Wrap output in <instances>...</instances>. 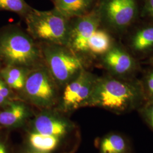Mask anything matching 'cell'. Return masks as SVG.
<instances>
[{
    "instance_id": "obj_23",
    "label": "cell",
    "mask_w": 153,
    "mask_h": 153,
    "mask_svg": "<svg viewBox=\"0 0 153 153\" xmlns=\"http://www.w3.org/2000/svg\"><path fill=\"white\" fill-rule=\"evenodd\" d=\"M0 153H7L4 145L0 143Z\"/></svg>"
},
{
    "instance_id": "obj_22",
    "label": "cell",
    "mask_w": 153,
    "mask_h": 153,
    "mask_svg": "<svg viewBox=\"0 0 153 153\" xmlns=\"http://www.w3.org/2000/svg\"><path fill=\"white\" fill-rule=\"evenodd\" d=\"M142 15L153 20V0H146L142 10Z\"/></svg>"
},
{
    "instance_id": "obj_6",
    "label": "cell",
    "mask_w": 153,
    "mask_h": 153,
    "mask_svg": "<svg viewBox=\"0 0 153 153\" xmlns=\"http://www.w3.org/2000/svg\"><path fill=\"white\" fill-rule=\"evenodd\" d=\"M98 9L101 25L119 34L131 27L138 14L136 0H102Z\"/></svg>"
},
{
    "instance_id": "obj_9",
    "label": "cell",
    "mask_w": 153,
    "mask_h": 153,
    "mask_svg": "<svg viewBox=\"0 0 153 153\" xmlns=\"http://www.w3.org/2000/svg\"><path fill=\"white\" fill-rule=\"evenodd\" d=\"M101 62L109 75L121 78L136 77L138 68L136 58L128 49L115 42L105 53L101 56Z\"/></svg>"
},
{
    "instance_id": "obj_27",
    "label": "cell",
    "mask_w": 153,
    "mask_h": 153,
    "mask_svg": "<svg viewBox=\"0 0 153 153\" xmlns=\"http://www.w3.org/2000/svg\"><path fill=\"white\" fill-rule=\"evenodd\" d=\"M52 1H55V0H52Z\"/></svg>"
},
{
    "instance_id": "obj_2",
    "label": "cell",
    "mask_w": 153,
    "mask_h": 153,
    "mask_svg": "<svg viewBox=\"0 0 153 153\" xmlns=\"http://www.w3.org/2000/svg\"><path fill=\"white\" fill-rule=\"evenodd\" d=\"M40 45L16 26L0 29V62L4 66L31 69L43 62Z\"/></svg>"
},
{
    "instance_id": "obj_3",
    "label": "cell",
    "mask_w": 153,
    "mask_h": 153,
    "mask_svg": "<svg viewBox=\"0 0 153 153\" xmlns=\"http://www.w3.org/2000/svg\"><path fill=\"white\" fill-rule=\"evenodd\" d=\"M28 34L42 43L67 45L71 19L55 9L42 11L32 8L23 18Z\"/></svg>"
},
{
    "instance_id": "obj_25",
    "label": "cell",
    "mask_w": 153,
    "mask_h": 153,
    "mask_svg": "<svg viewBox=\"0 0 153 153\" xmlns=\"http://www.w3.org/2000/svg\"><path fill=\"white\" fill-rule=\"evenodd\" d=\"M27 153H42V152H38V151H36V150H31V151H30V152H28Z\"/></svg>"
},
{
    "instance_id": "obj_13",
    "label": "cell",
    "mask_w": 153,
    "mask_h": 153,
    "mask_svg": "<svg viewBox=\"0 0 153 153\" xmlns=\"http://www.w3.org/2000/svg\"><path fill=\"white\" fill-rule=\"evenodd\" d=\"M100 153H133L131 142L126 136L111 133L103 137L99 142Z\"/></svg>"
},
{
    "instance_id": "obj_14",
    "label": "cell",
    "mask_w": 153,
    "mask_h": 153,
    "mask_svg": "<svg viewBox=\"0 0 153 153\" xmlns=\"http://www.w3.org/2000/svg\"><path fill=\"white\" fill-rule=\"evenodd\" d=\"M30 69L18 66H4L0 76L11 90L22 91Z\"/></svg>"
},
{
    "instance_id": "obj_11",
    "label": "cell",
    "mask_w": 153,
    "mask_h": 153,
    "mask_svg": "<svg viewBox=\"0 0 153 153\" xmlns=\"http://www.w3.org/2000/svg\"><path fill=\"white\" fill-rule=\"evenodd\" d=\"M97 0H55L54 9L71 19L84 16L95 8Z\"/></svg>"
},
{
    "instance_id": "obj_19",
    "label": "cell",
    "mask_w": 153,
    "mask_h": 153,
    "mask_svg": "<svg viewBox=\"0 0 153 153\" xmlns=\"http://www.w3.org/2000/svg\"><path fill=\"white\" fill-rule=\"evenodd\" d=\"M140 81L145 101H153V66L143 73Z\"/></svg>"
},
{
    "instance_id": "obj_18",
    "label": "cell",
    "mask_w": 153,
    "mask_h": 153,
    "mask_svg": "<svg viewBox=\"0 0 153 153\" xmlns=\"http://www.w3.org/2000/svg\"><path fill=\"white\" fill-rule=\"evenodd\" d=\"M32 8L25 0H0V11L12 12L23 18Z\"/></svg>"
},
{
    "instance_id": "obj_21",
    "label": "cell",
    "mask_w": 153,
    "mask_h": 153,
    "mask_svg": "<svg viewBox=\"0 0 153 153\" xmlns=\"http://www.w3.org/2000/svg\"><path fill=\"white\" fill-rule=\"evenodd\" d=\"M11 89L0 76V105H6L11 100Z\"/></svg>"
},
{
    "instance_id": "obj_17",
    "label": "cell",
    "mask_w": 153,
    "mask_h": 153,
    "mask_svg": "<svg viewBox=\"0 0 153 153\" xmlns=\"http://www.w3.org/2000/svg\"><path fill=\"white\" fill-rule=\"evenodd\" d=\"M30 145L33 150L44 153H49L57 148L59 137L51 136L34 131L29 136Z\"/></svg>"
},
{
    "instance_id": "obj_4",
    "label": "cell",
    "mask_w": 153,
    "mask_h": 153,
    "mask_svg": "<svg viewBox=\"0 0 153 153\" xmlns=\"http://www.w3.org/2000/svg\"><path fill=\"white\" fill-rule=\"evenodd\" d=\"M43 60L57 85L65 87L85 68L83 56L66 45L42 43Z\"/></svg>"
},
{
    "instance_id": "obj_7",
    "label": "cell",
    "mask_w": 153,
    "mask_h": 153,
    "mask_svg": "<svg viewBox=\"0 0 153 153\" xmlns=\"http://www.w3.org/2000/svg\"><path fill=\"white\" fill-rule=\"evenodd\" d=\"M100 25L101 19L98 7H95L84 16L71 19L66 46L83 56L88 53V42Z\"/></svg>"
},
{
    "instance_id": "obj_26",
    "label": "cell",
    "mask_w": 153,
    "mask_h": 153,
    "mask_svg": "<svg viewBox=\"0 0 153 153\" xmlns=\"http://www.w3.org/2000/svg\"><path fill=\"white\" fill-rule=\"evenodd\" d=\"M2 65H2V64L0 62V70H1V69L2 68Z\"/></svg>"
},
{
    "instance_id": "obj_24",
    "label": "cell",
    "mask_w": 153,
    "mask_h": 153,
    "mask_svg": "<svg viewBox=\"0 0 153 153\" xmlns=\"http://www.w3.org/2000/svg\"><path fill=\"white\" fill-rule=\"evenodd\" d=\"M148 62L149 64H150L152 66H153V55L151 56V57L148 60Z\"/></svg>"
},
{
    "instance_id": "obj_10",
    "label": "cell",
    "mask_w": 153,
    "mask_h": 153,
    "mask_svg": "<svg viewBox=\"0 0 153 153\" xmlns=\"http://www.w3.org/2000/svg\"><path fill=\"white\" fill-rule=\"evenodd\" d=\"M128 51L135 58L153 51V23L143 26L132 33L128 41Z\"/></svg>"
},
{
    "instance_id": "obj_16",
    "label": "cell",
    "mask_w": 153,
    "mask_h": 153,
    "mask_svg": "<svg viewBox=\"0 0 153 153\" xmlns=\"http://www.w3.org/2000/svg\"><path fill=\"white\" fill-rule=\"evenodd\" d=\"M114 42L107 31L98 28L88 42V53L102 56L109 50Z\"/></svg>"
},
{
    "instance_id": "obj_12",
    "label": "cell",
    "mask_w": 153,
    "mask_h": 153,
    "mask_svg": "<svg viewBox=\"0 0 153 153\" xmlns=\"http://www.w3.org/2000/svg\"><path fill=\"white\" fill-rule=\"evenodd\" d=\"M35 131L43 134L60 137L68 131V125L64 121L48 114L39 115L34 123Z\"/></svg>"
},
{
    "instance_id": "obj_15",
    "label": "cell",
    "mask_w": 153,
    "mask_h": 153,
    "mask_svg": "<svg viewBox=\"0 0 153 153\" xmlns=\"http://www.w3.org/2000/svg\"><path fill=\"white\" fill-rule=\"evenodd\" d=\"M6 105L7 107L0 112V124L2 126H16L27 116V107L22 102L11 101Z\"/></svg>"
},
{
    "instance_id": "obj_8",
    "label": "cell",
    "mask_w": 153,
    "mask_h": 153,
    "mask_svg": "<svg viewBox=\"0 0 153 153\" xmlns=\"http://www.w3.org/2000/svg\"><path fill=\"white\" fill-rule=\"evenodd\" d=\"M98 76L86 69L64 87L61 108L65 111L88 107V102Z\"/></svg>"
},
{
    "instance_id": "obj_20",
    "label": "cell",
    "mask_w": 153,
    "mask_h": 153,
    "mask_svg": "<svg viewBox=\"0 0 153 153\" xmlns=\"http://www.w3.org/2000/svg\"><path fill=\"white\" fill-rule=\"evenodd\" d=\"M137 111L143 120L153 131V101L146 102Z\"/></svg>"
},
{
    "instance_id": "obj_5",
    "label": "cell",
    "mask_w": 153,
    "mask_h": 153,
    "mask_svg": "<svg viewBox=\"0 0 153 153\" xmlns=\"http://www.w3.org/2000/svg\"><path fill=\"white\" fill-rule=\"evenodd\" d=\"M57 86L43 62L30 69L22 91L33 104L47 108L56 102Z\"/></svg>"
},
{
    "instance_id": "obj_1",
    "label": "cell",
    "mask_w": 153,
    "mask_h": 153,
    "mask_svg": "<svg viewBox=\"0 0 153 153\" xmlns=\"http://www.w3.org/2000/svg\"><path fill=\"white\" fill-rule=\"evenodd\" d=\"M146 102L140 79L121 78L108 74L98 77L88 107L107 109L117 115L137 111Z\"/></svg>"
}]
</instances>
